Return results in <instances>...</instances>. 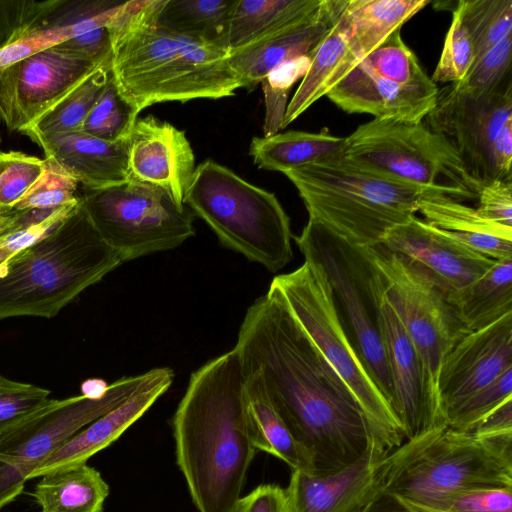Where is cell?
Segmentation results:
<instances>
[{
	"label": "cell",
	"mask_w": 512,
	"mask_h": 512,
	"mask_svg": "<svg viewBox=\"0 0 512 512\" xmlns=\"http://www.w3.org/2000/svg\"><path fill=\"white\" fill-rule=\"evenodd\" d=\"M172 427L176 462L198 511L234 512L258 451L234 348L191 374Z\"/></svg>",
	"instance_id": "7a4b0ae2"
},
{
	"label": "cell",
	"mask_w": 512,
	"mask_h": 512,
	"mask_svg": "<svg viewBox=\"0 0 512 512\" xmlns=\"http://www.w3.org/2000/svg\"><path fill=\"white\" fill-rule=\"evenodd\" d=\"M454 10L472 38L475 60L512 35V0H460Z\"/></svg>",
	"instance_id": "d590c367"
},
{
	"label": "cell",
	"mask_w": 512,
	"mask_h": 512,
	"mask_svg": "<svg viewBox=\"0 0 512 512\" xmlns=\"http://www.w3.org/2000/svg\"><path fill=\"white\" fill-rule=\"evenodd\" d=\"M109 58L96 59L66 41L8 66L0 72L1 121L21 133Z\"/></svg>",
	"instance_id": "2e32d148"
},
{
	"label": "cell",
	"mask_w": 512,
	"mask_h": 512,
	"mask_svg": "<svg viewBox=\"0 0 512 512\" xmlns=\"http://www.w3.org/2000/svg\"><path fill=\"white\" fill-rule=\"evenodd\" d=\"M234 512H287L285 490L275 484L260 485L239 499Z\"/></svg>",
	"instance_id": "681fc988"
},
{
	"label": "cell",
	"mask_w": 512,
	"mask_h": 512,
	"mask_svg": "<svg viewBox=\"0 0 512 512\" xmlns=\"http://www.w3.org/2000/svg\"><path fill=\"white\" fill-rule=\"evenodd\" d=\"M294 239L305 260L322 268L339 317L369 375L391 406L393 388L379 325V293L366 247L347 242L310 218Z\"/></svg>",
	"instance_id": "9c48e42d"
},
{
	"label": "cell",
	"mask_w": 512,
	"mask_h": 512,
	"mask_svg": "<svg viewBox=\"0 0 512 512\" xmlns=\"http://www.w3.org/2000/svg\"><path fill=\"white\" fill-rule=\"evenodd\" d=\"M378 293L379 325L393 388L391 406L405 440H412L446 426V416L435 378L391 306Z\"/></svg>",
	"instance_id": "e0dca14e"
},
{
	"label": "cell",
	"mask_w": 512,
	"mask_h": 512,
	"mask_svg": "<svg viewBox=\"0 0 512 512\" xmlns=\"http://www.w3.org/2000/svg\"><path fill=\"white\" fill-rule=\"evenodd\" d=\"M381 244L446 294L479 278L495 262L416 216L391 228Z\"/></svg>",
	"instance_id": "ac0fdd59"
},
{
	"label": "cell",
	"mask_w": 512,
	"mask_h": 512,
	"mask_svg": "<svg viewBox=\"0 0 512 512\" xmlns=\"http://www.w3.org/2000/svg\"><path fill=\"white\" fill-rule=\"evenodd\" d=\"M438 91L436 84L407 86L386 80L360 61L326 96L347 113L421 122L435 107Z\"/></svg>",
	"instance_id": "7402d4cb"
},
{
	"label": "cell",
	"mask_w": 512,
	"mask_h": 512,
	"mask_svg": "<svg viewBox=\"0 0 512 512\" xmlns=\"http://www.w3.org/2000/svg\"><path fill=\"white\" fill-rule=\"evenodd\" d=\"M184 204L224 246L270 272L292 260L290 219L277 197L229 168L210 159L197 165Z\"/></svg>",
	"instance_id": "8992f818"
},
{
	"label": "cell",
	"mask_w": 512,
	"mask_h": 512,
	"mask_svg": "<svg viewBox=\"0 0 512 512\" xmlns=\"http://www.w3.org/2000/svg\"><path fill=\"white\" fill-rule=\"evenodd\" d=\"M79 183L54 160L44 158V168L36 182L12 210L49 209L79 202Z\"/></svg>",
	"instance_id": "ab89813d"
},
{
	"label": "cell",
	"mask_w": 512,
	"mask_h": 512,
	"mask_svg": "<svg viewBox=\"0 0 512 512\" xmlns=\"http://www.w3.org/2000/svg\"><path fill=\"white\" fill-rule=\"evenodd\" d=\"M511 65L512 35H509L477 58L465 77L453 84L473 92L490 91L512 80Z\"/></svg>",
	"instance_id": "ee69618b"
},
{
	"label": "cell",
	"mask_w": 512,
	"mask_h": 512,
	"mask_svg": "<svg viewBox=\"0 0 512 512\" xmlns=\"http://www.w3.org/2000/svg\"><path fill=\"white\" fill-rule=\"evenodd\" d=\"M322 0H235L222 47L234 51L315 11Z\"/></svg>",
	"instance_id": "f546056e"
},
{
	"label": "cell",
	"mask_w": 512,
	"mask_h": 512,
	"mask_svg": "<svg viewBox=\"0 0 512 512\" xmlns=\"http://www.w3.org/2000/svg\"><path fill=\"white\" fill-rule=\"evenodd\" d=\"M43 168L44 159L18 151H0V215L14 208Z\"/></svg>",
	"instance_id": "60d3db41"
},
{
	"label": "cell",
	"mask_w": 512,
	"mask_h": 512,
	"mask_svg": "<svg viewBox=\"0 0 512 512\" xmlns=\"http://www.w3.org/2000/svg\"><path fill=\"white\" fill-rule=\"evenodd\" d=\"M469 432L481 437L512 435V397L486 414Z\"/></svg>",
	"instance_id": "f907efd6"
},
{
	"label": "cell",
	"mask_w": 512,
	"mask_h": 512,
	"mask_svg": "<svg viewBox=\"0 0 512 512\" xmlns=\"http://www.w3.org/2000/svg\"><path fill=\"white\" fill-rule=\"evenodd\" d=\"M163 0L121 2L106 29L111 75L138 116L153 104L230 97L242 88L224 48L179 35L159 20Z\"/></svg>",
	"instance_id": "3957f363"
},
{
	"label": "cell",
	"mask_w": 512,
	"mask_h": 512,
	"mask_svg": "<svg viewBox=\"0 0 512 512\" xmlns=\"http://www.w3.org/2000/svg\"><path fill=\"white\" fill-rule=\"evenodd\" d=\"M341 10L333 25L311 53L308 70L288 102L282 129L327 95L334 73L347 53L350 27Z\"/></svg>",
	"instance_id": "d6a6232c"
},
{
	"label": "cell",
	"mask_w": 512,
	"mask_h": 512,
	"mask_svg": "<svg viewBox=\"0 0 512 512\" xmlns=\"http://www.w3.org/2000/svg\"><path fill=\"white\" fill-rule=\"evenodd\" d=\"M362 512H443L393 493H382Z\"/></svg>",
	"instance_id": "816d5d0a"
},
{
	"label": "cell",
	"mask_w": 512,
	"mask_h": 512,
	"mask_svg": "<svg viewBox=\"0 0 512 512\" xmlns=\"http://www.w3.org/2000/svg\"><path fill=\"white\" fill-rule=\"evenodd\" d=\"M342 157L361 168L458 201L477 199L481 186L456 150L424 121L373 119L345 137Z\"/></svg>",
	"instance_id": "ba28073f"
},
{
	"label": "cell",
	"mask_w": 512,
	"mask_h": 512,
	"mask_svg": "<svg viewBox=\"0 0 512 512\" xmlns=\"http://www.w3.org/2000/svg\"><path fill=\"white\" fill-rule=\"evenodd\" d=\"M512 397V368L446 412L447 426L470 431L486 414Z\"/></svg>",
	"instance_id": "b9f144b4"
},
{
	"label": "cell",
	"mask_w": 512,
	"mask_h": 512,
	"mask_svg": "<svg viewBox=\"0 0 512 512\" xmlns=\"http://www.w3.org/2000/svg\"><path fill=\"white\" fill-rule=\"evenodd\" d=\"M439 429L405 440L392 452L381 449L372 437L358 459L333 473L293 470L285 490L287 512H362L387 491Z\"/></svg>",
	"instance_id": "4fadbf2b"
},
{
	"label": "cell",
	"mask_w": 512,
	"mask_h": 512,
	"mask_svg": "<svg viewBox=\"0 0 512 512\" xmlns=\"http://www.w3.org/2000/svg\"><path fill=\"white\" fill-rule=\"evenodd\" d=\"M361 61L378 76L400 85L435 84L421 67L417 56L404 43L401 29L392 32Z\"/></svg>",
	"instance_id": "8d00e7d4"
},
{
	"label": "cell",
	"mask_w": 512,
	"mask_h": 512,
	"mask_svg": "<svg viewBox=\"0 0 512 512\" xmlns=\"http://www.w3.org/2000/svg\"><path fill=\"white\" fill-rule=\"evenodd\" d=\"M234 349L244 369L261 374L314 474L336 472L363 454L373 436L358 402L277 289L269 286L247 309Z\"/></svg>",
	"instance_id": "6da1fadb"
},
{
	"label": "cell",
	"mask_w": 512,
	"mask_h": 512,
	"mask_svg": "<svg viewBox=\"0 0 512 512\" xmlns=\"http://www.w3.org/2000/svg\"><path fill=\"white\" fill-rule=\"evenodd\" d=\"M418 212L430 225L492 260L512 258V228L484 219L462 201L425 188Z\"/></svg>",
	"instance_id": "484cf974"
},
{
	"label": "cell",
	"mask_w": 512,
	"mask_h": 512,
	"mask_svg": "<svg viewBox=\"0 0 512 512\" xmlns=\"http://www.w3.org/2000/svg\"><path fill=\"white\" fill-rule=\"evenodd\" d=\"M120 3L108 0H62L36 26L0 49V72L35 53L105 29Z\"/></svg>",
	"instance_id": "d4e9b609"
},
{
	"label": "cell",
	"mask_w": 512,
	"mask_h": 512,
	"mask_svg": "<svg viewBox=\"0 0 512 512\" xmlns=\"http://www.w3.org/2000/svg\"><path fill=\"white\" fill-rule=\"evenodd\" d=\"M283 174L310 219L358 247L381 244L391 228L415 216L425 189L361 168L342 154Z\"/></svg>",
	"instance_id": "5b68a950"
},
{
	"label": "cell",
	"mask_w": 512,
	"mask_h": 512,
	"mask_svg": "<svg viewBox=\"0 0 512 512\" xmlns=\"http://www.w3.org/2000/svg\"><path fill=\"white\" fill-rule=\"evenodd\" d=\"M126 148L131 179L159 187L177 205L185 206L196 165L183 130L152 115L137 118L126 139Z\"/></svg>",
	"instance_id": "ffe728a7"
},
{
	"label": "cell",
	"mask_w": 512,
	"mask_h": 512,
	"mask_svg": "<svg viewBox=\"0 0 512 512\" xmlns=\"http://www.w3.org/2000/svg\"><path fill=\"white\" fill-rule=\"evenodd\" d=\"M62 0H0V49L22 36Z\"/></svg>",
	"instance_id": "f6af8a7d"
},
{
	"label": "cell",
	"mask_w": 512,
	"mask_h": 512,
	"mask_svg": "<svg viewBox=\"0 0 512 512\" xmlns=\"http://www.w3.org/2000/svg\"><path fill=\"white\" fill-rule=\"evenodd\" d=\"M430 0H343L350 27L347 53L334 73L330 89L392 32L425 8Z\"/></svg>",
	"instance_id": "4316f807"
},
{
	"label": "cell",
	"mask_w": 512,
	"mask_h": 512,
	"mask_svg": "<svg viewBox=\"0 0 512 512\" xmlns=\"http://www.w3.org/2000/svg\"><path fill=\"white\" fill-rule=\"evenodd\" d=\"M425 119L430 129L450 142L480 186L499 180L493 152L498 135L512 121V80L486 92L449 84L439 89L435 107Z\"/></svg>",
	"instance_id": "5bb4252c"
},
{
	"label": "cell",
	"mask_w": 512,
	"mask_h": 512,
	"mask_svg": "<svg viewBox=\"0 0 512 512\" xmlns=\"http://www.w3.org/2000/svg\"><path fill=\"white\" fill-rule=\"evenodd\" d=\"M0 143H1V134H0Z\"/></svg>",
	"instance_id": "11a10c76"
},
{
	"label": "cell",
	"mask_w": 512,
	"mask_h": 512,
	"mask_svg": "<svg viewBox=\"0 0 512 512\" xmlns=\"http://www.w3.org/2000/svg\"><path fill=\"white\" fill-rule=\"evenodd\" d=\"M345 137L327 131H287L268 137H254L249 154L259 169L285 171L334 158L342 154Z\"/></svg>",
	"instance_id": "4dcf8cb0"
},
{
	"label": "cell",
	"mask_w": 512,
	"mask_h": 512,
	"mask_svg": "<svg viewBox=\"0 0 512 512\" xmlns=\"http://www.w3.org/2000/svg\"><path fill=\"white\" fill-rule=\"evenodd\" d=\"M427 506L443 512H512V489L464 490Z\"/></svg>",
	"instance_id": "7dc6e473"
},
{
	"label": "cell",
	"mask_w": 512,
	"mask_h": 512,
	"mask_svg": "<svg viewBox=\"0 0 512 512\" xmlns=\"http://www.w3.org/2000/svg\"><path fill=\"white\" fill-rule=\"evenodd\" d=\"M245 390L254 426V444L291 467L307 474H314L309 453L294 439L275 409L261 374L244 369Z\"/></svg>",
	"instance_id": "f1b7e54d"
},
{
	"label": "cell",
	"mask_w": 512,
	"mask_h": 512,
	"mask_svg": "<svg viewBox=\"0 0 512 512\" xmlns=\"http://www.w3.org/2000/svg\"><path fill=\"white\" fill-rule=\"evenodd\" d=\"M279 291L294 318L338 373L358 402L376 443L392 452L404 441L402 426L359 357L334 302L322 268L313 261L276 276Z\"/></svg>",
	"instance_id": "52a82bcc"
},
{
	"label": "cell",
	"mask_w": 512,
	"mask_h": 512,
	"mask_svg": "<svg viewBox=\"0 0 512 512\" xmlns=\"http://www.w3.org/2000/svg\"><path fill=\"white\" fill-rule=\"evenodd\" d=\"M234 3L235 0H163L159 20L179 35L222 47Z\"/></svg>",
	"instance_id": "e575fe53"
},
{
	"label": "cell",
	"mask_w": 512,
	"mask_h": 512,
	"mask_svg": "<svg viewBox=\"0 0 512 512\" xmlns=\"http://www.w3.org/2000/svg\"><path fill=\"white\" fill-rule=\"evenodd\" d=\"M111 76L110 58L21 133L35 144L79 131Z\"/></svg>",
	"instance_id": "836d02e7"
},
{
	"label": "cell",
	"mask_w": 512,
	"mask_h": 512,
	"mask_svg": "<svg viewBox=\"0 0 512 512\" xmlns=\"http://www.w3.org/2000/svg\"><path fill=\"white\" fill-rule=\"evenodd\" d=\"M109 385L103 379H87L81 386L82 394L88 398L98 399L103 397L109 389Z\"/></svg>",
	"instance_id": "db71d44e"
},
{
	"label": "cell",
	"mask_w": 512,
	"mask_h": 512,
	"mask_svg": "<svg viewBox=\"0 0 512 512\" xmlns=\"http://www.w3.org/2000/svg\"><path fill=\"white\" fill-rule=\"evenodd\" d=\"M137 118L118 93L111 75L79 131L108 142L124 141Z\"/></svg>",
	"instance_id": "74e56055"
},
{
	"label": "cell",
	"mask_w": 512,
	"mask_h": 512,
	"mask_svg": "<svg viewBox=\"0 0 512 512\" xmlns=\"http://www.w3.org/2000/svg\"><path fill=\"white\" fill-rule=\"evenodd\" d=\"M121 264L80 200L57 228L0 267V321L20 316L52 318Z\"/></svg>",
	"instance_id": "277c9868"
},
{
	"label": "cell",
	"mask_w": 512,
	"mask_h": 512,
	"mask_svg": "<svg viewBox=\"0 0 512 512\" xmlns=\"http://www.w3.org/2000/svg\"><path fill=\"white\" fill-rule=\"evenodd\" d=\"M446 298L468 332L512 313V258L495 260L486 273Z\"/></svg>",
	"instance_id": "83f0119b"
},
{
	"label": "cell",
	"mask_w": 512,
	"mask_h": 512,
	"mask_svg": "<svg viewBox=\"0 0 512 512\" xmlns=\"http://www.w3.org/2000/svg\"><path fill=\"white\" fill-rule=\"evenodd\" d=\"M144 378L145 373L117 379L98 399L83 394L47 399L0 434V460L17 467L28 480L30 473L70 438L125 401Z\"/></svg>",
	"instance_id": "9a60e30c"
},
{
	"label": "cell",
	"mask_w": 512,
	"mask_h": 512,
	"mask_svg": "<svg viewBox=\"0 0 512 512\" xmlns=\"http://www.w3.org/2000/svg\"><path fill=\"white\" fill-rule=\"evenodd\" d=\"M174 372L158 367L121 404L90 423L64 443L28 476V480L63 468L86 464L93 455L116 441L169 389Z\"/></svg>",
	"instance_id": "44dd1931"
},
{
	"label": "cell",
	"mask_w": 512,
	"mask_h": 512,
	"mask_svg": "<svg viewBox=\"0 0 512 512\" xmlns=\"http://www.w3.org/2000/svg\"><path fill=\"white\" fill-rule=\"evenodd\" d=\"M37 145L45 158L54 160L82 188L102 189L130 179L126 140L108 142L74 131Z\"/></svg>",
	"instance_id": "cb8c5ba5"
},
{
	"label": "cell",
	"mask_w": 512,
	"mask_h": 512,
	"mask_svg": "<svg viewBox=\"0 0 512 512\" xmlns=\"http://www.w3.org/2000/svg\"><path fill=\"white\" fill-rule=\"evenodd\" d=\"M475 61V48L459 14L453 10L452 22L446 34L443 50L431 77L436 83H457Z\"/></svg>",
	"instance_id": "7bdbcfd3"
},
{
	"label": "cell",
	"mask_w": 512,
	"mask_h": 512,
	"mask_svg": "<svg viewBox=\"0 0 512 512\" xmlns=\"http://www.w3.org/2000/svg\"><path fill=\"white\" fill-rule=\"evenodd\" d=\"M26 481L17 467L0 460V509L22 492Z\"/></svg>",
	"instance_id": "f5cc1de1"
},
{
	"label": "cell",
	"mask_w": 512,
	"mask_h": 512,
	"mask_svg": "<svg viewBox=\"0 0 512 512\" xmlns=\"http://www.w3.org/2000/svg\"><path fill=\"white\" fill-rule=\"evenodd\" d=\"M99 236L122 262L174 249L195 235V215L163 189L129 179L79 193Z\"/></svg>",
	"instance_id": "30bf717a"
},
{
	"label": "cell",
	"mask_w": 512,
	"mask_h": 512,
	"mask_svg": "<svg viewBox=\"0 0 512 512\" xmlns=\"http://www.w3.org/2000/svg\"><path fill=\"white\" fill-rule=\"evenodd\" d=\"M337 0H322L304 18L229 52L228 61L242 88L252 91L273 69L312 53L339 15Z\"/></svg>",
	"instance_id": "603a6c76"
},
{
	"label": "cell",
	"mask_w": 512,
	"mask_h": 512,
	"mask_svg": "<svg viewBox=\"0 0 512 512\" xmlns=\"http://www.w3.org/2000/svg\"><path fill=\"white\" fill-rule=\"evenodd\" d=\"M509 368H512V313L485 328L466 333L444 357L437 386L445 414Z\"/></svg>",
	"instance_id": "d6986e66"
},
{
	"label": "cell",
	"mask_w": 512,
	"mask_h": 512,
	"mask_svg": "<svg viewBox=\"0 0 512 512\" xmlns=\"http://www.w3.org/2000/svg\"><path fill=\"white\" fill-rule=\"evenodd\" d=\"M49 395L45 388L0 375V434L38 408Z\"/></svg>",
	"instance_id": "bcb514c9"
},
{
	"label": "cell",
	"mask_w": 512,
	"mask_h": 512,
	"mask_svg": "<svg viewBox=\"0 0 512 512\" xmlns=\"http://www.w3.org/2000/svg\"><path fill=\"white\" fill-rule=\"evenodd\" d=\"M471 489H512V435L481 437L446 425L386 492L429 505Z\"/></svg>",
	"instance_id": "8fae6325"
},
{
	"label": "cell",
	"mask_w": 512,
	"mask_h": 512,
	"mask_svg": "<svg viewBox=\"0 0 512 512\" xmlns=\"http://www.w3.org/2000/svg\"><path fill=\"white\" fill-rule=\"evenodd\" d=\"M33 497L41 512H102L109 486L87 464L63 468L41 476Z\"/></svg>",
	"instance_id": "1f68e13d"
},
{
	"label": "cell",
	"mask_w": 512,
	"mask_h": 512,
	"mask_svg": "<svg viewBox=\"0 0 512 512\" xmlns=\"http://www.w3.org/2000/svg\"><path fill=\"white\" fill-rule=\"evenodd\" d=\"M310 61L311 53L289 60L273 69L261 81L265 99L264 137L274 135L282 129L289 91L304 77Z\"/></svg>",
	"instance_id": "f35d334b"
},
{
	"label": "cell",
	"mask_w": 512,
	"mask_h": 512,
	"mask_svg": "<svg viewBox=\"0 0 512 512\" xmlns=\"http://www.w3.org/2000/svg\"><path fill=\"white\" fill-rule=\"evenodd\" d=\"M366 251L380 295L437 382L444 357L468 331L448 303L447 294L425 274L382 244L366 247Z\"/></svg>",
	"instance_id": "7c38bea8"
},
{
	"label": "cell",
	"mask_w": 512,
	"mask_h": 512,
	"mask_svg": "<svg viewBox=\"0 0 512 512\" xmlns=\"http://www.w3.org/2000/svg\"><path fill=\"white\" fill-rule=\"evenodd\" d=\"M477 199L476 210L481 217L512 228V179L482 185Z\"/></svg>",
	"instance_id": "c3c4849f"
}]
</instances>
